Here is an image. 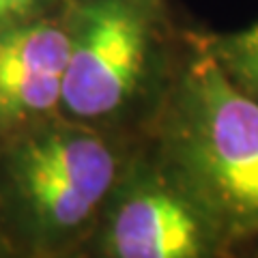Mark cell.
I'll use <instances>...</instances> for the list:
<instances>
[{"label":"cell","instance_id":"3957f363","mask_svg":"<svg viewBox=\"0 0 258 258\" xmlns=\"http://www.w3.org/2000/svg\"><path fill=\"white\" fill-rule=\"evenodd\" d=\"M99 230L103 258H217L230 241L157 153L129 155Z\"/></svg>","mask_w":258,"mask_h":258},{"label":"cell","instance_id":"277c9868","mask_svg":"<svg viewBox=\"0 0 258 258\" xmlns=\"http://www.w3.org/2000/svg\"><path fill=\"white\" fill-rule=\"evenodd\" d=\"M60 106L84 123L118 118L144 84L149 24L134 0H88L69 30Z\"/></svg>","mask_w":258,"mask_h":258},{"label":"cell","instance_id":"8992f818","mask_svg":"<svg viewBox=\"0 0 258 258\" xmlns=\"http://www.w3.org/2000/svg\"><path fill=\"white\" fill-rule=\"evenodd\" d=\"M207 47L245 93L258 95V22L235 35L217 37Z\"/></svg>","mask_w":258,"mask_h":258},{"label":"cell","instance_id":"7a4b0ae2","mask_svg":"<svg viewBox=\"0 0 258 258\" xmlns=\"http://www.w3.org/2000/svg\"><path fill=\"white\" fill-rule=\"evenodd\" d=\"M127 161V153L93 127H50L15 149L13 187L39 235L67 239L101 222Z\"/></svg>","mask_w":258,"mask_h":258},{"label":"cell","instance_id":"52a82bcc","mask_svg":"<svg viewBox=\"0 0 258 258\" xmlns=\"http://www.w3.org/2000/svg\"><path fill=\"white\" fill-rule=\"evenodd\" d=\"M45 0H0V24H15L35 13Z\"/></svg>","mask_w":258,"mask_h":258},{"label":"cell","instance_id":"6da1fadb","mask_svg":"<svg viewBox=\"0 0 258 258\" xmlns=\"http://www.w3.org/2000/svg\"><path fill=\"white\" fill-rule=\"evenodd\" d=\"M157 155L228 239L258 235V99L209 47L189 60L159 118Z\"/></svg>","mask_w":258,"mask_h":258},{"label":"cell","instance_id":"ba28073f","mask_svg":"<svg viewBox=\"0 0 258 258\" xmlns=\"http://www.w3.org/2000/svg\"><path fill=\"white\" fill-rule=\"evenodd\" d=\"M256 99H258V95H256Z\"/></svg>","mask_w":258,"mask_h":258},{"label":"cell","instance_id":"5b68a950","mask_svg":"<svg viewBox=\"0 0 258 258\" xmlns=\"http://www.w3.org/2000/svg\"><path fill=\"white\" fill-rule=\"evenodd\" d=\"M69 30L30 22L0 30V118L20 120L60 106Z\"/></svg>","mask_w":258,"mask_h":258}]
</instances>
